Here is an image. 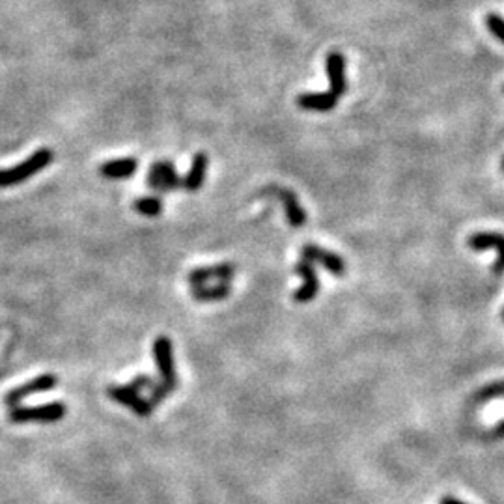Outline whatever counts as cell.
Returning a JSON list of instances; mask_svg holds the SVG:
<instances>
[{
	"instance_id": "8",
	"label": "cell",
	"mask_w": 504,
	"mask_h": 504,
	"mask_svg": "<svg viewBox=\"0 0 504 504\" xmlns=\"http://www.w3.org/2000/svg\"><path fill=\"white\" fill-rule=\"evenodd\" d=\"M295 273L303 277V286L295 291L294 299L297 301V303H310V301H314L318 291H320V280H318V275H316L312 264L306 260H301L299 264L295 265Z\"/></svg>"
},
{
	"instance_id": "22",
	"label": "cell",
	"mask_w": 504,
	"mask_h": 504,
	"mask_svg": "<svg viewBox=\"0 0 504 504\" xmlns=\"http://www.w3.org/2000/svg\"><path fill=\"white\" fill-rule=\"evenodd\" d=\"M503 318H504V312H503Z\"/></svg>"
},
{
	"instance_id": "7",
	"label": "cell",
	"mask_w": 504,
	"mask_h": 504,
	"mask_svg": "<svg viewBox=\"0 0 504 504\" xmlns=\"http://www.w3.org/2000/svg\"><path fill=\"white\" fill-rule=\"evenodd\" d=\"M301 254H303V260L310 262V264H320L323 269H327L333 275L342 277L345 273V262L338 254L321 249L318 245H305Z\"/></svg>"
},
{
	"instance_id": "1",
	"label": "cell",
	"mask_w": 504,
	"mask_h": 504,
	"mask_svg": "<svg viewBox=\"0 0 504 504\" xmlns=\"http://www.w3.org/2000/svg\"><path fill=\"white\" fill-rule=\"evenodd\" d=\"M53 157H55L53 151L47 150V148H41V150L34 151L28 159L19 163V165L11 166V168L0 170V189L14 187V185H19L23 183V181L31 180L32 176H36L38 172H41V170L47 168V166L53 163Z\"/></svg>"
},
{
	"instance_id": "14",
	"label": "cell",
	"mask_w": 504,
	"mask_h": 504,
	"mask_svg": "<svg viewBox=\"0 0 504 504\" xmlns=\"http://www.w3.org/2000/svg\"><path fill=\"white\" fill-rule=\"evenodd\" d=\"M338 103V97L331 92H321V94H303L297 97V105L305 110H318V112H329Z\"/></svg>"
},
{
	"instance_id": "15",
	"label": "cell",
	"mask_w": 504,
	"mask_h": 504,
	"mask_svg": "<svg viewBox=\"0 0 504 504\" xmlns=\"http://www.w3.org/2000/svg\"><path fill=\"white\" fill-rule=\"evenodd\" d=\"M205 172H208V155L196 154L195 159H193V165H191L189 172H187L183 180L185 189L191 191V193L198 191L205 181Z\"/></svg>"
},
{
	"instance_id": "21",
	"label": "cell",
	"mask_w": 504,
	"mask_h": 504,
	"mask_svg": "<svg viewBox=\"0 0 504 504\" xmlns=\"http://www.w3.org/2000/svg\"><path fill=\"white\" fill-rule=\"evenodd\" d=\"M439 504H469V503H463V500L454 499V497H443Z\"/></svg>"
},
{
	"instance_id": "4",
	"label": "cell",
	"mask_w": 504,
	"mask_h": 504,
	"mask_svg": "<svg viewBox=\"0 0 504 504\" xmlns=\"http://www.w3.org/2000/svg\"><path fill=\"white\" fill-rule=\"evenodd\" d=\"M56 385H58V377H56V375H53V374L38 375V377H34V380L26 381V383L19 385V387H16L14 390H10V392L6 395L4 402H6V405L16 407L17 404H21V402L28 398V396L40 395V392H47V390H53Z\"/></svg>"
},
{
	"instance_id": "20",
	"label": "cell",
	"mask_w": 504,
	"mask_h": 504,
	"mask_svg": "<svg viewBox=\"0 0 504 504\" xmlns=\"http://www.w3.org/2000/svg\"><path fill=\"white\" fill-rule=\"evenodd\" d=\"M154 385H155V381L151 380L150 375L142 374V375H136L135 380L131 381V383H127V387L135 390V392H140V390H151V387H154Z\"/></svg>"
},
{
	"instance_id": "12",
	"label": "cell",
	"mask_w": 504,
	"mask_h": 504,
	"mask_svg": "<svg viewBox=\"0 0 504 504\" xmlns=\"http://www.w3.org/2000/svg\"><path fill=\"white\" fill-rule=\"evenodd\" d=\"M235 267L232 264H220V265H213V267H200V269L191 271L189 273V282L195 286L205 284L210 280H220V282H226L234 277Z\"/></svg>"
},
{
	"instance_id": "19",
	"label": "cell",
	"mask_w": 504,
	"mask_h": 504,
	"mask_svg": "<svg viewBox=\"0 0 504 504\" xmlns=\"http://www.w3.org/2000/svg\"><path fill=\"white\" fill-rule=\"evenodd\" d=\"M172 390H174V387H170V385L163 383V381H161V383H155L150 390L151 395H150V400H148V402H150L151 405H159L161 402H163V400H165L166 396L172 392Z\"/></svg>"
},
{
	"instance_id": "3",
	"label": "cell",
	"mask_w": 504,
	"mask_h": 504,
	"mask_svg": "<svg viewBox=\"0 0 504 504\" xmlns=\"http://www.w3.org/2000/svg\"><path fill=\"white\" fill-rule=\"evenodd\" d=\"M154 360L157 365V370L161 374V381L170 387L178 385V377H176V363H174V348L172 342L166 336H157L154 342Z\"/></svg>"
},
{
	"instance_id": "2",
	"label": "cell",
	"mask_w": 504,
	"mask_h": 504,
	"mask_svg": "<svg viewBox=\"0 0 504 504\" xmlns=\"http://www.w3.org/2000/svg\"><path fill=\"white\" fill-rule=\"evenodd\" d=\"M65 405L60 402L38 405V407H16L11 409L10 420L16 424L23 422H58L64 419Z\"/></svg>"
},
{
	"instance_id": "6",
	"label": "cell",
	"mask_w": 504,
	"mask_h": 504,
	"mask_svg": "<svg viewBox=\"0 0 504 504\" xmlns=\"http://www.w3.org/2000/svg\"><path fill=\"white\" fill-rule=\"evenodd\" d=\"M148 185L151 189L161 191V193H168V191L178 189L181 185L180 176L176 172L174 165L170 161H157L154 163L148 174Z\"/></svg>"
},
{
	"instance_id": "10",
	"label": "cell",
	"mask_w": 504,
	"mask_h": 504,
	"mask_svg": "<svg viewBox=\"0 0 504 504\" xmlns=\"http://www.w3.org/2000/svg\"><path fill=\"white\" fill-rule=\"evenodd\" d=\"M267 195H275L279 196L280 202L284 204V211H286V219L290 222L294 228H301V226L306 222V213L305 210L301 208L299 200L295 196V193L288 189H282V187H271V189L265 191Z\"/></svg>"
},
{
	"instance_id": "13",
	"label": "cell",
	"mask_w": 504,
	"mask_h": 504,
	"mask_svg": "<svg viewBox=\"0 0 504 504\" xmlns=\"http://www.w3.org/2000/svg\"><path fill=\"white\" fill-rule=\"evenodd\" d=\"M136 163L135 157H124V159H114L107 161L105 165H101L100 172L109 180H125L136 172Z\"/></svg>"
},
{
	"instance_id": "18",
	"label": "cell",
	"mask_w": 504,
	"mask_h": 504,
	"mask_svg": "<svg viewBox=\"0 0 504 504\" xmlns=\"http://www.w3.org/2000/svg\"><path fill=\"white\" fill-rule=\"evenodd\" d=\"M486 26L489 28V32L497 38L499 41H503L504 43V19L500 16H497V14H489L488 17H486Z\"/></svg>"
},
{
	"instance_id": "5",
	"label": "cell",
	"mask_w": 504,
	"mask_h": 504,
	"mask_svg": "<svg viewBox=\"0 0 504 504\" xmlns=\"http://www.w3.org/2000/svg\"><path fill=\"white\" fill-rule=\"evenodd\" d=\"M109 398H112L116 404H122L125 407H129L131 411H135L139 417H150L151 407L154 405L140 396V392H135L133 389H129L127 385H112L107 389Z\"/></svg>"
},
{
	"instance_id": "9",
	"label": "cell",
	"mask_w": 504,
	"mask_h": 504,
	"mask_svg": "<svg viewBox=\"0 0 504 504\" xmlns=\"http://www.w3.org/2000/svg\"><path fill=\"white\" fill-rule=\"evenodd\" d=\"M469 247L473 250H486L495 249L497 250V262L493 265L495 273H504V235L493 234V232H478L469 237Z\"/></svg>"
},
{
	"instance_id": "16",
	"label": "cell",
	"mask_w": 504,
	"mask_h": 504,
	"mask_svg": "<svg viewBox=\"0 0 504 504\" xmlns=\"http://www.w3.org/2000/svg\"><path fill=\"white\" fill-rule=\"evenodd\" d=\"M230 295V284L228 282H220L217 286H208L200 284L193 288V297L196 301H202V303H210V301H222L226 299Z\"/></svg>"
},
{
	"instance_id": "17",
	"label": "cell",
	"mask_w": 504,
	"mask_h": 504,
	"mask_svg": "<svg viewBox=\"0 0 504 504\" xmlns=\"http://www.w3.org/2000/svg\"><path fill=\"white\" fill-rule=\"evenodd\" d=\"M135 211L146 217H157L163 211V202L155 196H146V198H139L135 202Z\"/></svg>"
},
{
	"instance_id": "11",
	"label": "cell",
	"mask_w": 504,
	"mask_h": 504,
	"mask_svg": "<svg viewBox=\"0 0 504 504\" xmlns=\"http://www.w3.org/2000/svg\"><path fill=\"white\" fill-rule=\"evenodd\" d=\"M327 77L331 82V94L340 97L345 92V60L338 50H333L327 56Z\"/></svg>"
}]
</instances>
